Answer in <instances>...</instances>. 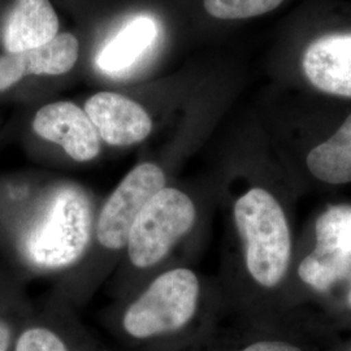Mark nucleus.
<instances>
[{
    "mask_svg": "<svg viewBox=\"0 0 351 351\" xmlns=\"http://www.w3.org/2000/svg\"><path fill=\"white\" fill-rule=\"evenodd\" d=\"M101 201L90 189L56 178L38 186L19 233L24 263L39 275H66L85 258Z\"/></svg>",
    "mask_w": 351,
    "mask_h": 351,
    "instance_id": "f257e3e1",
    "label": "nucleus"
},
{
    "mask_svg": "<svg viewBox=\"0 0 351 351\" xmlns=\"http://www.w3.org/2000/svg\"><path fill=\"white\" fill-rule=\"evenodd\" d=\"M198 217L195 198L176 184L156 193L142 207L121 259L107 281L114 302L129 298L155 275L176 265V252L195 229Z\"/></svg>",
    "mask_w": 351,
    "mask_h": 351,
    "instance_id": "f03ea898",
    "label": "nucleus"
},
{
    "mask_svg": "<svg viewBox=\"0 0 351 351\" xmlns=\"http://www.w3.org/2000/svg\"><path fill=\"white\" fill-rule=\"evenodd\" d=\"M202 294L195 271L181 264L169 267L129 298L113 302L108 314L113 332L129 348L164 351L195 320Z\"/></svg>",
    "mask_w": 351,
    "mask_h": 351,
    "instance_id": "7ed1b4c3",
    "label": "nucleus"
},
{
    "mask_svg": "<svg viewBox=\"0 0 351 351\" xmlns=\"http://www.w3.org/2000/svg\"><path fill=\"white\" fill-rule=\"evenodd\" d=\"M232 219L247 275L262 288H275L287 275L291 254L281 204L265 189L254 186L234 199Z\"/></svg>",
    "mask_w": 351,
    "mask_h": 351,
    "instance_id": "20e7f679",
    "label": "nucleus"
},
{
    "mask_svg": "<svg viewBox=\"0 0 351 351\" xmlns=\"http://www.w3.org/2000/svg\"><path fill=\"white\" fill-rule=\"evenodd\" d=\"M316 246L300 264L298 275L308 287L326 291L350 274L351 206H333L315 226Z\"/></svg>",
    "mask_w": 351,
    "mask_h": 351,
    "instance_id": "39448f33",
    "label": "nucleus"
},
{
    "mask_svg": "<svg viewBox=\"0 0 351 351\" xmlns=\"http://www.w3.org/2000/svg\"><path fill=\"white\" fill-rule=\"evenodd\" d=\"M32 129L38 138L56 146L75 164H88L101 156L103 142L84 107L56 101L38 110Z\"/></svg>",
    "mask_w": 351,
    "mask_h": 351,
    "instance_id": "423d86ee",
    "label": "nucleus"
},
{
    "mask_svg": "<svg viewBox=\"0 0 351 351\" xmlns=\"http://www.w3.org/2000/svg\"><path fill=\"white\" fill-rule=\"evenodd\" d=\"M82 107L103 145L113 149L146 142L156 126L154 113L143 103L117 91H98L90 95Z\"/></svg>",
    "mask_w": 351,
    "mask_h": 351,
    "instance_id": "0eeeda50",
    "label": "nucleus"
},
{
    "mask_svg": "<svg viewBox=\"0 0 351 351\" xmlns=\"http://www.w3.org/2000/svg\"><path fill=\"white\" fill-rule=\"evenodd\" d=\"M72 308L53 297L49 311L21 324L13 351H101L80 326Z\"/></svg>",
    "mask_w": 351,
    "mask_h": 351,
    "instance_id": "6e6552de",
    "label": "nucleus"
},
{
    "mask_svg": "<svg viewBox=\"0 0 351 351\" xmlns=\"http://www.w3.org/2000/svg\"><path fill=\"white\" fill-rule=\"evenodd\" d=\"M80 58V40L71 33H60L51 42L23 52L0 55V93L7 91L29 75L58 77L69 73Z\"/></svg>",
    "mask_w": 351,
    "mask_h": 351,
    "instance_id": "1a4fd4ad",
    "label": "nucleus"
},
{
    "mask_svg": "<svg viewBox=\"0 0 351 351\" xmlns=\"http://www.w3.org/2000/svg\"><path fill=\"white\" fill-rule=\"evenodd\" d=\"M302 68L317 90L351 98V33H332L315 39L303 53Z\"/></svg>",
    "mask_w": 351,
    "mask_h": 351,
    "instance_id": "9d476101",
    "label": "nucleus"
},
{
    "mask_svg": "<svg viewBox=\"0 0 351 351\" xmlns=\"http://www.w3.org/2000/svg\"><path fill=\"white\" fill-rule=\"evenodd\" d=\"M60 21L50 0H13L5 16L1 43L5 52L33 50L60 34Z\"/></svg>",
    "mask_w": 351,
    "mask_h": 351,
    "instance_id": "9b49d317",
    "label": "nucleus"
},
{
    "mask_svg": "<svg viewBox=\"0 0 351 351\" xmlns=\"http://www.w3.org/2000/svg\"><path fill=\"white\" fill-rule=\"evenodd\" d=\"M159 37V25L147 14H138L126 21L97 56V66L103 73L120 75L138 63Z\"/></svg>",
    "mask_w": 351,
    "mask_h": 351,
    "instance_id": "f8f14e48",
    "label": "nucleus"
},
{
    "mask_svg": "<svg viewBox=\"0 0 351 351\" xmlns=\"http://www.w3.org/2000/svg\"><path fill=\"white\" fill-rule=\"evenodd\" d=\"M306 164L310 173L322 182H351V113L332 137L308 152Z\"/></svg>",
    "mask_w": 351,
    "mask_h": 351,
    "instance_id": "ddd939ff",
    "label": "nucleus"
},
{
    "mask_svg": "<svg viewBox=\"0 0 351 351\" xmlns=\"http://www.w3.org/2000/svg\"><path fill=\"white\" fill-rule=\"evenodd\" d=\"M284 0H203L206 12L217 20H246L272 12Z\"/></svg>",
    "mask_w": 351,
    "mask_h": 351,
    "instance_id": "4468645a",
    "label": "nucleus"
},
{
    "mask_svg": "<svg viewBox=\"0 0 351 351\" xmlns=\"http://www.w3.org/2000/svg\"><path fill=\"white\" fill-rule=\"evenodd\" d=\"M20 324L23 323H19L5 313H0V351H13Z\"/></svg>",
    "mask_w": 351,
    "mask_h": 351,
    "instance_id": "2eb2a0df",
    "label": "nucleus"
},
{
    "mask_svg": "<svg viewBox=\"0 0 351 351\" xmlns=\"http://www.w3.org/2000/svg\"><path fill=\"white\" fill-rule=\"evenodd\" d=\"M237 351H302L300 348L282 341H259Z\"/></svg>",
    "mask_w": 351,
    "mask_h": 351,
    "instance_id": "dca6fc26",
    "label": "nucleus"
},
{
    "mask_svg": "<svg viewBox=\"0 0 351 351\" xmlns=\"http://www.w3.org/2000/svg\"><path fill=\"white\" fill-rule=\"evenodd\" d=\"M349 303H350V306H351V290H350V294H349Z\"/></svg>",
    "mask_w": 351,
    "mask_h": 351,
    "instance_id": "f3484780",
    "label": "nucleus"
}]
</instances>
